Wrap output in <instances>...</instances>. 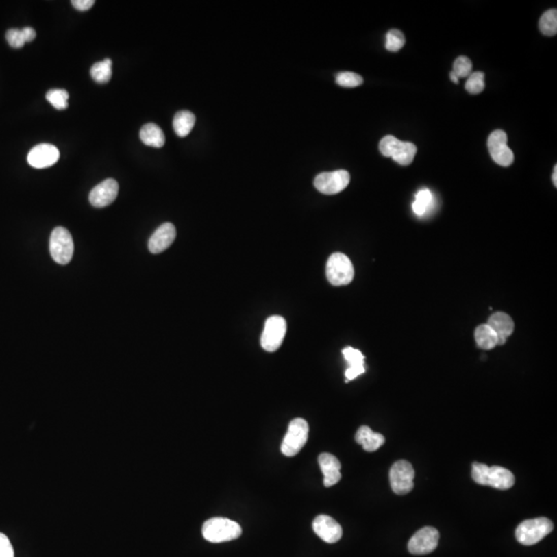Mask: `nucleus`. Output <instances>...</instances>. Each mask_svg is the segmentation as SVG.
<instances>
[{"mask_svg":"<svg viewBox=\"0 0 557 557\" xmlns=\"http://www.w3.org/2000/svg\"><path fill=\"white\" fill-rule=\"evenodd\" d=\"M475 340L479 348L484 350H491L499 345L497 334L487 324H482L476 328Z\"/></svg>","mask_w":557,"mask_h":557,"instance_id":"4be33fe9","label":"nucleus"},{"mask_svg":"<svg viewBox=\"0 0 557 557\" xmlns=\"http://www.w3.org/2000/svg\"><path fill=\"white\" fill-rule=\"evenodd\" d=\"M287 324L281 316H271L265 322L261 334V347L267 352H275L280 348L286 334Z\"/></svg>","mask_w":557,"mask_h":557,"instance_id":"1a4fd4ad","label":"nucleus"},{"mask_svg":"<svg viewBox=\"0 0 557 557\" xmlns=\"http://www.w3.org/2000/svg\"><path fill=\"white\" fill-rule=\"evenodd\" d=\"M472 477L478 484L499 491H507L515 484V477L508 469L499 466L488 467L484 463H473Z\"/></svg>","mask_w":557,"mask_h":557,"instance_id":"f257e3e1","label":"nucleus"},{"mask_svg":"<svg viewBox=\"0 0 557 557\" xmlns=\"http://www.w3.org/2000/svg\"><path fill=\"white\" fill-rule=\"evenodd\" d=\"M539 27L544 36H553L557 34V11L551 9L545 12L539 22Z\"/></svg>","mask_w":557,"mask_h":557,"instance_id":"393cba45","label":"nucleus"},{"mask_svg":"<svg viewBox=\"0 0 557 557\" xmlns=\"http://www.w3.org/2000/svg\"><path fill=\"white\" fill-rule=\"evenodd\" d=\"M5 38H7L8 42H9L12 48L20 49L26 44L23 30L22 29L8 30Z\"/></svg>","mask_w":557,"mask_h":557,"instance_id":"2f4dec72","label":"nucleus"},{"mask_svg":"<svg viewBox=\"0 0 557 557\" xmlns=\"http://www.w3.org/2000/svg\"><path fill=\"white\" fill-rule=\"evenodd\" d=\"M313 530L320 539L328 544L338 542L343 536L342 526L327 515H319L314 519Z\"/></svg>","mask_w":557,"mask_h":557,"instance_id":"2eb2a0df","label":"nucleus"},{"mask_svg":"<svg viewBox=\"0 0 557 557\" xmlns=\"http://www.w3.org/2000/svg\"><path fill=\"white\" fill-rule=\"evenodd\" d=\"M22 30H23L24 38H25L26 42H32V40H34V38H36V30L34 29V28L25 27L23 28V29Z\"/></svg>","mask_w":557,"mask_h":557,"instance_id":"f704fd0d","label":"nucleus"},{"mask_svg":"<svg viewBox=\"0 0 557 557\" xmlns=\"http://www.w3.org/2000/svg\"><path fill=\"white\" fill-rule=\"evenodd\" d=\"M173 125L177 136L185 138L195 127V116L189 111L177 112L173 118Z\"/></svg>","mask_w":557,"mask_h":557,"instance_id":"412c9836","label":"nucleus"},{"mask_svg":"<svg viewBox=\"0 0 557 557\" xmlns=\"http://www.w3.org/2000/svg\"><path fill=\"white\" fill-rule=\"evenodd\" d=\"M343 355L348 362L349 367H364V355L352 347H347L343 350Z\"/></svg>","mask_w":557,"mask_h":557,"instance_id":"7c9ffc66","label":"nucleus"},{"mask_svg":"<svg viewBox=\"0 0 557 557\" xmlns=\"http://www.w3.org/2000/svg\"><path fill=\"white\" fill-rule=\"evenodd\" d=\"M112 66L113 62L111 59L107 58L101 62L95 63L93 66L90 69V75L92 79H95L97 83L106 84L111 79L113 71H112Z\"/></svg>","mask_w":557,"mask_h":557,"instance_id":"5701e85b","label":"nucleus"},{"mask_svg":"<svg viewBox=\"0 0 557 557\" xmlns=\"http://www.w3.org/2000/svg\"><path fill=\"white\" fill-rule=\"evenodd\" d=\"M355 441L362 446L367 452H375L384 445L385 438L383 434L375 432L369 426H360L355 434Z\"/></svg>","mask_w":557,"mask_h":557,"instance_id":"6ab92c4d","label":"nucleus"},{"mask_svg":"<svg viewBox=\"0 0 557 557\" xmlns=\"http://www.w3.org/2000/svg\"><path fill=\"white\" fill-rule=\"evenodd\" d=\"M242 534V528L238 522L223 517L207 520L203 525V536L211 543L228 542L236 540Z\"/></svg>","mask_w":557,"mask_h":557,"instance_id":"f03ea898","label":"nucleus"},{"mask_svg":"<svg viewBox=\"0 0 557 557\" xmlns=\"http://www.w3.org/2000/svg\"><path fill=\"white\" fill-rule=\"evenodd\" d=\"M336 83L340 85L341 87L354 88L358 87L363 83V79L361 75H357L351 71H343L338 73L336 77Z\"/></svg>","mask_w":557,"mask_h":557,"instance_id":"c85d7f7f","label":"nucleus"},{"mask_svg":"<svg viewBox=\"0 0 557 557\" xmlns=\"http://www.w3.org/2000/svg\"><path fill=\"white\" fill-rule=\"evenodd\" d=\"M14 548L10 542L9 538L5 534L0 532V557H14Z\"/></svg>","mask_w":557,"mask_h":557,"instance_id":"473e14b6","label":"nucleus"},{"mask_svg":"<svg viewBox=\"0 0 557 557\" xmlns=\"http://www.w3.org/2000/svg\"><path fill=\"white\" fill-rule=\"evenodd\" d=\"M309 438V424L303 418H295L289 424L288 432L283 440L281 451L285 456H295Z\"/></svg>","mask_w":557,"mask_h":557,"instance_id":"423d86ee","label":"nucleus"},{"mask_svg":"<svg viewBox=\"0 0 557 557\" xmlns=\"http://www.w3.org/2000/svg\"><path fill=\"white\" fill-rule=\"evenodd\" d=\"M487 325L497 334L499 345H504L507 338L513 334L514 321L508 314L497 312L489 317Z\"/></svg>","mask_w":557,"mask_h":557,"instance_id":"a211bd4d","label":"nucleus"},{"mask_svg":"<svg viewBox=\"0 0 557 557\" xmlns=\"http://www.w3.org/2000/svg\"><path fill=\"white\" fill-rule=\"evenodd\" d=\"M73 240L66 228H55L51 234L50 253L55 262L65 265L71 262L73 255Z\"/></svg>","mask_w":557,"mask_h":557,"instance_id":"0eeeda50","label":"nucleus"},{"mask_svg":"<svg viewBox=\"0 0 557 557\" xmlns=\"http://www.w3.org/2000/svg\"><path fill=\"white\" fill-rule=\"evenodd\" d=\"M47 101L58 111H63L69 107V92L64 89H52L46 95Z\"/></svg>","mask_w":557,"mask_h":557,"instance_id":"a878e982","label":"nucleus"},{"mask_svg":"<svg viewBox=\"0 0 557 557\" xmlns=\"http://www.w3.org/2000/svg\"><path fill=\"white\" fill-rule=\"evenodd\" d=\"M552 181L554 183L555 187L557 186V165L554 166V171H553Z\"/></svg>","mask_w":557,"mask_h":557,"instance_id":"c9c22d12","label":"nucleus"},{"mask_svg":"<svg viewBox=\"0 0 557 557\" xmlns=\"http://www.w3.org/2000/svg\"><path fill=\"white\" fill-rule=\"evenodd\" d=\"M440 539V532L432 526H425L418 530L410 539L408 549L414 555H425L436 550Z\"/></svg>","mask_w":557,"mask_h":557,"instance_id":"f8f14e48","label":"nucleus"},{"mask_svg":"<svg viewBox=\"0 0 557 557\" xmlns=\"http://www.w3.org/2000/svg\"><path fill=\"white\" fill-rule=\"evenodd\" d=\"M326 277L334 286L350 284L354 277V267L347 255L334 253L326 263Z\"/></svg>","mask_w":557,"mask_h":557,"instance_id":"20e7f679","label":"nucleus"},{"mask_svg":"<svg viewBox=\"0 0 557 557\" xmlns=\"http://www.w3.org/2000/svg\"><path fill=\"white\" fill-rule=\"evenodd\" d=\"M318 462L324 475V486L332 487L340 482L342 478L341 462L334 455L321 453L318 457Z\"/></svg>","mask_w":557,"mask_h":557,"instance_id":"f3484780","label":"nucleus"},{"mask_svg":"<svg viewBox=\"0 0 557 557\" xmlns=\"http://www.w3.org/2000/svg\"><path fill=\"white\" fill-rule=\"evenodd\" d=\"M177 236V230L171 223H164L159 226L149 240V250L153 254H159L171 247Z\"/></svg>","mask_w":557,"mask_h":557,"instance_id":"dca6fc26","label":"nucleus"},{"mask_svg":"<svg viewBox=\"0 0 557 557\" xmlns=\"http://www.w3.org/2000/svg\"><path fill=\"white\" fill-rule=\"evenodd\" d=\"M487 146L491 158L497 164L504 167L513 164L514 153L508 146V136L504 130L493 132L489 136Z\"/></svg>","mask_w":557,"mask_h":557,"instance_id":"9b49d317","label":"nucleus"},{"mask_svg":"<svg viewBox=\"0 0 557 557\" xmlns=\"http://www.w3.org/2000/svg\"><path fill=\"white\" fill-rule=\"evenodd\" d=\"M59 157L60 153L54 145L40 144L30 150L27 161L34 169H47L57 163Z\"/></svg>","mask_w":557,"mask_h":557,"instance_id":"4468645a","label":"nucleus"},{"mask_svg":"<svg viewBox=\"0 0 557 557\" xmlns=\"http://www.w3.org/2000/svg\"><path fill=\"white\" fill-rule=\"evenodd\" d=\"M118 193V182L114 179L105 180L92 189L89 195L90 203L95 208L108 207L117 199Z\"/></svg>","mask_w":557,"mask_h":557,"instance_id":"ddd939ff","label":"nucleus"},{"mask_svg":"<svg viewBox=\"0 0 557 557\" xmlns=\"http://www.w3.org/2000/svg\"><path fill=\"white\" fill-rule=\"evenodd\" d=\"M379 150L384 156L391 157L399 164L409 165L413 162L417 147L413 143L401 142L395 136H386L381 140Z\"/></svg>","mask_w":557,"mask_h":557,"instance_id":"39448f33","label":"nucleus"},{"mask_svg":"<svg viewBox=\"0 0 557 557\" xmlns=\"http://www.w3.org/2000/svg\"><path fill=\"white\" fill-rule=\"evenodd\" d=\"M450 79H451V81L453 82V83H455V84L458 83V81H459L458 77H457V75H455V73H453V71H451V73H450Z\"/></svg>","mask_w":557,"mask_h":557,"instance_id":"e433bc0d","label":"nucleus"},{"mask_svg":"<svg viewBox=\"0 0 557 557\" xmlns=\"http://www.w3.org/2000/svg\"><path fill=\"white\" fill-rule=\"evenodd\" d=\"M472 71L473 63L468 57H458V58L454 61V63H453L452 71L458 77V79H461V77H469V75L472 73Z\"/></svg>","mask_w":557,"mask_h":557,"instance_id":"c756f323","label":"nucleus"},{"mask_svg":"<svg viewBox=\"0 0 557 557\" xmlns=\"http://www.w3.org/2000/svg\"><path fill=\"white\" fill-rule=\"evenodd\" d=\"M140 138L145 145L154 148H161L165 144V136L162 129L154 123H148L143 126Z\"/></svg>","mask_w":557,"mask_h":557,"instance_id":"aec40b11","label":"nucleus"},{"mask_svg":"<svg viewBox=\"0 0 557 557\" xmlns=\"http://www.w3.org/2000/svg\"><path fill=\"white\" fill-rule=\"evenodd\" d=\"M485 88V75L482 71H476L469 75L466 83L467 91L470 95H476L481 93Z\"/></svg>","mask_w":557,"mask_h":557,"instance_id":"bb28decb","label":"nucleus"},{"mask_svg":"<svg viewBox=\"0 0 557 557\" xmlns=\"http://www.w3.org/2000/svg\"><path fill=\"white\" fill-rule=\"evenodd\" d=\"M406 44L405 36L399 29H391L386 34V44L385 48L391 52H397L401 50Z\"/></svg>","mask_w":557,"mask_h":557,"instance_id":"cd10ccee","label":"nucleus"},{"mask_svg":"<svg viewBox=\"0 0 557 557\" xmlns=\"http://www.w3.org/2000/svg\"><path fill=\"white\" fill-rule=\"evenodd\" d=\"M415 471L407 460H399L393 463L389 472L391 486L395 495H408L414 488Z\"/></svg>","mask_w":557,"mask_h":557,"instance_id":"6e6552de","label":"nucleus"},{"mask_svg":"<svg viewBox=\"0 0 557 557\" xmlns=\"http://www.w3.org/2000/svg\"><path fill=\"white\" fill-rule=\"evenodd\" d=\"M553 523L546 517L534 518L521 522L516 528L518 542L524 546H532L542 541L553 530Z\"/></svg>","mask_w":557,"mask_h":557,"instance_id":"7ed1b4c3","label":"nucleus"},{"mask_svg":"<svg viewBox=\"0 0 557 557\" xmlns=\"http://www.w3.org/2000/svg\"><path fill=\"white\" fill-rule=\"evenodd\" d=\"M350 183V173L344 169L319 173L314 180V186L319 193L326 195H338Z\"/></svg>","mask_w":557,"mask_h":557,"instance_id":"9d476101","label":"nucleus"},{"mask_svg":"<svg viewBox=\"0 0 557 557\" xmlns=\"http://www.w3.org/2000/svg\"><path fill=\"white\" fill-rule=\"evenodd\" d=\"M95 3V0H73L71 1L73 8L81 12L88 11V10L91 9Z\"/></svg>","mask_w":557,"mask_h":557,"instance_id":"72a5a7b5","label":"nucleus"},{"mask_svg":"<svg viewBox=\"0 0 557 557\" xmlns=\"http://www.w3.org/2000/svg\"><path fill=\"white\" fill-rule=\"evenodd\" d=\"M434 205V197L428 189H422L416 195L415 201L412 205L414 213L422 217L428 213L432 206Z\"/></svg>","mask_w":557,"mask_h":557,"instance_id":"b1692460","label":"nucleus"}]
</instances>
